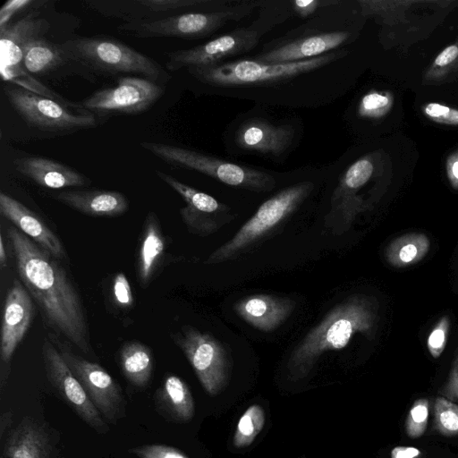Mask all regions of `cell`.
<instances>
[{"label": "cell", "mask_w": 458, "mask_h": 458, "mask_svg": "<svg viewBox=\"0 0 458 458\" xmlns=\"http://www.w3.org/2000/svg\"><path fill=\"white\" fill-rule=\"evenodd\" d=\"M301 131L296 119L273 120L252 109L232 121L224 133V144L233 156L256 155L282 162L297 146Z\"/></svg>", "instance_id": "cell-8"}, {"label": "cell", "mask_w": 458, "mask_h": 458, "mask_svg": "<svg viewBox=\"0 0 458 458\" xmlns=\"http://www.w3.org/2000/svg\"><path fill=\"white\" fill-rule=\"evenodd\" d=\"M140 146L170 165L199 172L228 186L254 192H269L277 183L276 176L266 170L190 148L152 141H143Z\"/></svg>", "instance_id": "cell-10"}, {"label": "cell", "mask_w": 458, "mask_h": 458, "mask_svg": "<svg viewBox=\"0 0 458 458\" xmlns=\"http://www.w3.org/2000/svg\"><path fill=\"white\" fill-rule=\"evenodd\" d=\"M430 241L423 233H409L393 239L385 249V259L394 267H406L421 261Z\"/></svg>", "instance_id": "cell-29"}, {"label": "cell", "mask_w": 458, "mask_h": 458, "mask_svg": "<svg viewBox=\"0 0 458 458\" xmlns=\"http://www.w3.org/2000/svg\"><path fill=\"white\" fill-rule=\"evenodd\" d=\"M42 357L47 377L61 399L89 428L100 435L106 434L110 430L108 423L97 410L61 352L47 339L42 345Z\"/></svg>", "instance_id": "cell-14"}, {"label": "cell", "mask_w": 458, "mask_h": 458, "mask_svg": "<svg viewBox=\"0 0 458 458\" xmlns=\"http://www.w3.org/2000/svg\"><path fill=\"white\" fill-rule=\"evenodd\" d=\"M61 354L108 424H116L125 417L123 391L103 367L68 351H62Z\"/></svg>", "instance_id": "cell-16"}, {"label": "cell", "mask_w": 458, "mask_h": 458, "mask_svg": "<svg viewBox=\"0 0 458 458\" xmlns=\"http://www.w3.org/2000/svg\"><path fill=\"white\" fill-rule=\"evenodd\" d=\"M227 0H87L83 4L99 15L134 23L170 15L220 7Z\"/></svg>", "instance_id": "cell-15"}, {"label": "cell", "mask_w": 458, "mask_h": 458, "mask_svg": "<svg viewBox=\"0 0 458 458\" xmlns=\"http://www.w3.org/2000/svg\"><path fill=\"white\" fill-rule=\"evenodd\" d=\"M346 4L344 0H332L315 16L266 43L251 57L262 63L296 62L347 47L356 33Z\"/></svg>", "instance_id": "cell-4"}, {"label": "cell", "mask_w": 458, "mask_h": 458, "mask_svg": "<svg viewBox=\"0 0 458 458\" xmlns=\"http://www.w3.org/2000/svg\"><path fill=\"white\" fill-rule=\"evenodd\" d=\"M13 420V415L11 411H3L0 415V438L4 437L5 431H7Z\"/></svg>", "instance_id": "cell-43"}, {"label": "cell", "mask_w": 458, "mask_h": 458, "mask_svg": "<svg viewBox=\"0 0 458 458\" xmlns=\"http://www.w3.org/2000/svg\"><path fill=\"white\" fill-rule=\"evenodd\" d=\"M172 338L187 358L207 394H218L230 379L233 362L228 347L211 334L192 327H183Z\"/></svg>", "instance_id": "cell-12"}, {"label": "cell", "mask_w": 458, "mask_h": 458, "mask_svg": "<svg viewBox=\"0 0 458 458\" xmlns=\"http://www.w3.org/2000/svg\"><path fill=\"white\" fill-rule=\"evenodd\" d=\"M57 433L46 421L25 416L8 434L2 458H62Z\"/></svg>", "instance_id": "cell-19"}, {"label": "cell", "mask_w": 458, "mask_h": 458, "mask_svg": "<svg viewBox=\"0 0 458 458\" xmlns=\"http://www.w3.org/2000/svg\"><path fill=\"white\" fill-rule=\"evenodd\" d=\"M0 213L55 259L66 257L59 237L34 212L10 195L0 193Z\"/></svg>", "instance_id": "cell-23"}, {"label": "cell", "mask_w": 458, "mask_h": 458, "mask_svg": "<svg viewBox=\"0 0 458 458\" xmlns=\"http://www.w3.org/2000/svg\"><path fill=\"white\" fill-rule=\"evenodd\" d=\"M38 1L33 0H9L0 10V28L10 23L11 19L24 10H31Z\"/></svg>", "instance_id": "cell-39"}, {"label": "cell", "mask_w": 458, "mask_h": 458, "mask_svg": "<svg viewBox=\"0 0 458 458\" xmlns=\"http://www.w3.org/2000/svg\"><path fill=\"white\" fill-rule=\"evenodd\" d=\"M139 458H189L181 450L159 444L143 445L128 449Z\"/></svg>", "instance_id": "cell-34"}, {"label": "cell", "mask_w": 458, "mask_h": 458, "mask_svg": "<svg viewBox=\"0 0 458 458\" xmlns=\"http://www.w3.org/2000/svg\"><path fill=\"white\" fill-rule=\"evenodd\" d=\"M316 182L301 180L282 188L265 200L254 215L225 243L214 250L205 264L237 259L274 233L313 193Z\"/></svg>", "instance_id": "cell-6"}, {"label": "cell", "mask_w": 458, "mask_h": 458, "mask_svg": "<svg viewBox=\"0 0 458 458\" xmlns=\"http://www.w3.org/2000/svg\"><path fill=\"white\" fill-rule=\"evenodd\" d=\"M450 318L443 316L434 326L427 339V348L434 359H437L444 352L450 330Z\"/></svg>", "instance_id": "cell-33"}, {"label": "cell", "mask_w": 458, "mask_h": 458, "mask_svg": "<svg viewBox=\"0 0 458 458\" xmlns=\"http://www.w3.org/2000/svg\"><path fill=\"white\" fill-rule=\"evenodd\" d=\"M4 92L9 104L26 124L43 132L68 134L95 127L98 122L91 114L74 113L60 102L16 85L6 83Z\"/></svg>", "instance_id": "cell-11"}, {"label": "cell", "mask_w": 458, "mask_h": 458, "mask_svg": "<svg viewBox=\"0 0 458 458\" xmlns=\"http://www.w3.org/2000/svg\"><path fill=\"white\" fill-rule=\"evenodd\" d=\"M24 68L34 77L61 79L79 75L93 81L95 75L79 63L62 45L47 38L31 42L24 49Z\"/></svg>", "instance_id": "cell-20"}, {"label": "cell", "mask_w": 458, "mask_h": 458, "mask_svg": "<svg viewBox=\"0 0 458 458\" xmlns=\"http://www.w3.org/2000/svg\"><path fill=\"white\" fill-rule=\"evenodd\" d=\"M266 420L265 411L259 404H252L243 412L238 420L233 438L237 448H244L252 444L261 432Z\"/></svg>", "instance_id": "cell-30"}, {"label": "cell", "mask_w": 458, "mask_h": 458, "mask_svg": "<svg viewBox=\"0 0 458 458\" xmlns=\"http://www.w3.org/2000/svg\"><path fill=\"white\" fill-rule=\"evenodd\" d=\"M421 451L412 446H396L391 451V458H419Z\"/></svg>", "instance_id": "cell-42"}, {"label": "cell", "mask_w": 458, "mask_h": 458, "mask_svg": "<svg viewBox=\"0 0 458 458\" xmlns=\"http://www.w3.org/2000/svg\"><path fill=\"white\" fill-rule=\"evenodd\" d=\"M379 320V303L374 296L353 293L332 308L293 348L287 362L288 377H306L328 351L344 348L356 334L373 339Z\"/></svg>", "instance_id": "cell-3"}, {"label": "cell", "mask_w": 458, "mask_h": 458, "mask_svg": "<svg viewBox=\"0 0 458 458\" xmlns=\"http://www.w3.org/2000/svg\"><path fill=\"white\" fill-rule=\"evenodd\" d=\"M429 416V403L426 398L416 400L405 420V432L412 439L420 437L426 431Z\"/></svg>", "instance_id": "cell-32"}, {"label": "cell", "mask_w": 458, "mask_h": 458, "mask_svg": "<svg viewBox=\"0 0 458 458\" xmlns=\"http://www.w3.org/2000/svg\"><path fill=\"white\" fill-rule=\"evenodd\" d=\"M264 1H229L210 10L187 12L162 19L134 23H121L118 32L137 38H178L199 39L223 27L238 22L259 9Z\"/></svg>", "instance_id": "cell-7"}, {"label": "cell", "mask_w": 458, "mask_h": 458, "mask_svg": "<svg viewBox=\"0 0 458 458\" xmlns=\"http://www.w3.org/2000/svg\"><path fill=\"white\" fill-rule=\"evenodd\" d=\"M452 174L455 181L458 182V161L454 162L452 166Z\"/></svg>", "instance_id": "cell-45"}, {"label": "cell", "mask_w": 458, "mask_h": 458, "mask_svg": "<svg viewBox=\"0 0 458 458\" xmlns=\"http://www.w3.org/2000/svg\"><path fill=\"white\" fill-rule=\"evenodd\" d=\"M352 57L344 47L303 61L262 63L250 56L185 70L210 95L259 106L317 108L347 92Z\"/></svg>", "instance_id": "cell-1"}, {"label": "cell", "mask_w": 458, "mask_h": 458, "mask_svg": "<svg viewBox=\"0 0 458 458\" xmlns=\"http://www.w3.org/2000/svg\"><path fill=\"white\" fill-rule=\"evenodd\" d=\"M34 7L14 22L0 28V67L13 68L23 65L24 49L31 42L47 38L51 21Z\"/></svg>", "instance_id": "cell-21"}, {"label": "cell", "mask_w": 458, "mask_h": 458, "mask_svg": "<svg viewBox=\"0 0 458 458\" xmlns=\"http://www.w3.org/2000/svg\"><path fill=\"white\" fill-rule=\"evenodd\" d=\"M165 249V241L159 221L154 212H149L144 222L137 256V273L142 288L149 284Z\"/></svg>", "instance_id": "cell-27"}, {"label": "cell", "mask_w": 458, "mask_h": 458, "mask_svg": "<svg viewBox=\"0 0 458 458\" xmlns=\"http://www.w3.org/2000/svg\"><path fill=\"white\" fill-rule=\"evenodd\" d=\"M119 365L123 377L135 388L148 386L153 372V354L148 346L137 341L124 344L119 352Z\"/></svg>", "instance_id": "cell-28"}, {"label": "cell", "mask_w": 458, "mask_h": 458, "mask_svg": "<svg viewBox=\"0 0 458 458\" xmlns=\"http://www.w3.org/2000/svg\"><path fill=\"white\" fill-rule=\"evenodd\" d=\"M158 178L176 191L186 205L179 212L187 230L195 235L207 237L218 232L235 217L231 208L213 196L185 184L160 170Z\"/></svg>", "instance_id": "cell-17"}, {"label": "cell", "mask_w": 458, "mask_h": 458, "mask_svg": "<svg viewBox=\"0 0 458 458\" xmlns=\"http://www.w3.org/2000/svg\"><path fill=\"white\" fill-rule=\"evenodd\" d=\"M296 302L293 299L273 294L245 296L234 304V311L241 319L252 327L272 332L293 314Z\"/></svg>", "instance_id": "cell-22"}, {"label": "cell", "mask_w": 458, "mask_h": 458, "mask_svg": "<svg viewBox=\"0 0 458 458\" xmlns=\"http://www.w3.org/2000/svg\"><path fill=\"white\" fill-rule=\"evenodd\" d=\"M55 199L65 206L92 216H117L128 209L126 197L115 191L75 190L63 191Z\"/></svg>", "instance_id": "cell-25"}, {"label": "cell", "mask_w": 458, "mask_h": 458, "mask_svg": "<svg viewBox=\"0 0 458 458\" xmlns=\"http://www.w3.org/2000/svg\"><path fill=\"white\" fill-rule=\"evenodd\" d=\"M21 282L37 301L49 327L85 353L89 327L77 289L65 269L15 226L8 227Z\"/></svg>", "instance_id": "cell-2"}, {"label": "cell", "mask_w": 458, "mask_h": 458, "mask_svg": "<svg viewBox=\"0 0 458 458\" xmlns=\"http://www.w3.org/2000/svg\"><path fill=\"white\" fill-rule=\"evenodd\" d=\"M265 1L259 14L249 25L216 37L204 44L170 52L165 68L176 72L190 67L207 66L242 56L253 50L262 37L291 16L288 6H271Z\"/></svg>", "instance_id": "cell-5"}, {"label": "cell", "mask_w": 458, "mask_h": 458, "mask_svg": "<svg viewBox=\"0 0 458 458\" xmlns=\"http://www.w3.org/2000/svg\"><path fill=\"white\" fill-rule=\"evenodd\" d=\"M389 98L379 92H369L357 104V114L361 117H376L388 106Z\"/></svg>", "instance_id": "cell-35"}, {"label": "cell", "mask_w": 458, "mask_h": 458, "mask_svg": "<svg viewBox=\"0 0 458 458\" xmlns=\"http://www.w3.org/2000/svg\"><path fill=\"white\" fill-rule=\"evenodd\" d=\"M6 259H7V256H6L5 247H4V236L1 233L0 234V265H1L2 268L6 266Z\"/></svg>", "instance_id": "cell-44"}, {"label": "cell", "mask_w": 458, "mask_h": 458, "mask_svg": "<svg viewBox=\"0 0 458 458\" xmlns=\"http://www.w3.org/2000/svg\"><path fill=\"white\" fill-rule=\"evenodd\" d=\"M331 2L332 0H293L289 2V6L292 13L308 20Z\"/></svg>", "instance_id": "cell-37"}, {"label": "cell", "mask_w": 458, "mask_h": 458, "mask_svg": "<svg viewBox=\"0 0 458 458\" xmlns=\"http://www.w3.org/2000/svg\"><path fill=\"white\" fill-rule=\"evenodd\" d=\"M15 169L35 183L49 188L81 187L90 180L73 168L41 156L21 157L14 161Z\"/></svg>", "instance_id": "cell-24"}, {"label": "cell", "mask_w": 458, "mask_h": 458, "mask_svg": "<svg viewBox=\"0 0 458 458\" xmlns=\"http://www.w3.org/2000/svg\"><path fill=\"white\" fill-rule=\"evenodd\" d=\"M424 113L430 119L442 123L458 125V110L438 103H429Z\"/></svg>", "instance_id": "cell-38"}, {"label": "cell", "mask_w": 458, "mask_h": 458, "mask_svg": "<svg viewBox=\"0 0 458 458\" xmlns=\"http://www.w3.org/2000/svg\"><path fill=\"white\" fill-rule=\"evenodd\" d=\"M62 45L93 75L133 73L158 84L171 79L155 60L114 38L77 37L62 42Z\"/></svg>", "instance_id": "cell-9"}, {"label": "cell", "mask_w": 458, "mask_h": 458, "mask_svg": "<svg viewBox=\"0 0 458 458\" xmlns=\"http://www.w3.org/2000/svg\"><path fill=\"white\" fill-rule=\"evenodd\" d=\"M112 295L114 303L121 308H130L133 304V295L130 282L122 272L116 274L113 280Z\"/></svg>", "instance_id": "cell-36"}, {"label": "cell", "mask_w": 458, "mask_h": 458, "mask_svg": "<svg viewBox=\"0 0 458 458\" xmlns=\"http://www.w3.org/2000/svg\"><path fill=\"white\" fill-rule=\"evenodd\" d=\"M160 84L143 77H121L116 86L94 92L81 106L94 116L134 115L152 106L163 95Z\"/></svg>", "instance_id": "cell-13"}, {"label": "cell", "mask_w": 458, "mask_h": 458, "mask_svg": "<svg viewBox=\"0 0 458 458\" xmlns=\"http://www.w3.org/2000/svg\"><path fill=\"white\" fill-rule=\"evenodd\" d=\"M153 398L157 411L167 421L185 423L194 417L192 394L186 382L178 376H166Z\"/></svg>", "instance_id": "cell-26"}, {"label": "cell", "mask_w": 458, "mask_h": 458, "mask_svg": "<svg viewBox=\"0 0 458 458\" xmlns=\"http://www.w3.org/2000/svg\"><path fill=\"white\" fill-rule=\"evenodd\" d=\"M439 394L452 402H458V350L448 377L439 390Z\"/></svg>", "instance_id": "cell-40"}, {"label": "cell", "mask_w": 458, "mask_h": 458, "mask_svg": "<svg viewBox=\"0 0 458 458\" xmlns=\"http://www.w3.org/2000/svg\"><path fill=\"white\" fill-rule=\"evenodd\" d=\"M458 56V47L451 45L445 47L435 59V64L437 66H445L452 63Z\"/></svg>", "instance_id": "cell-41"}, {"label": "cell", "mask_w": 458, "mask_h": 458, "mask_svg": "<svg viewBox=\"0 0 458 458\" xmlns=\"http://www.w3.org/2000/svg\"><path fill=\"white\" fill-rule=\"evenodd\" d=\"M434 427L443 436H458V404L443 396L434 402Z\"/></svg>", "instance_id": "cell-31"}, {"label": "cell", "mask_w": 458, "mask_h": 458, "mask_svg": "<svg viewBox=\"0 0 458 458\" xmlns=\"http://www.w3.org/2000/svg\"><path fill=\"white\" fill-rule=\"evenodd\" d=\"M34 312L31 295L23 284L15 279L4 305L0 338L1 392L7 384L12 357L30 328Z\"/></svg>", "instance_id": "cell-18"}]
</instances>
